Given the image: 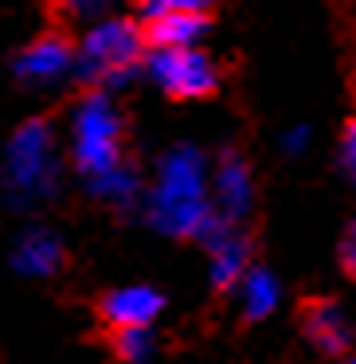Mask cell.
Masks as SVG:
<instances>
[{"label": "cell", "mask_w": 356, "mask_h": 364, "mask_svg": "<svg viewBox=\"0 0 356 364\" xmlns=\"http://www.w3.org/2000/svg\"><path fill=\"white\" fill-rule=\"evenodd\" d=\"M212 176L207 161L196 145H173L157 161V176L145 196V215L161 235H180V239H200V231L215 220L212 204Z\"/></svg>", "instance_id": "6da1fadb"}, {"label": "cell", "mask_w": 356, "mask_h": 364, "mask_svg": "<svg viewBox=\"0 0 356 364\" xmlns=\"http://www.w3.org/2000/svg\"><path fill=\"white\" fill-rule=\"evenodd\" d=\"M59 188V137L48 122L32 118L4 145V192L16 208L40 204Z\"/></svg>", "instance_id": "7a4b0ae2"}, {"label": "cell", "mask_w": 356, "mask_h": 364, "mask_svg": "<svg viewBox=\"0 0 356 364\" xmlns=\"http://www.w3.org/2000/svg\"><path fill=\"white\" fill-rule=\"evenodd\" d=\"M67 153L82 184L122 165V114L106 90H90L75 102L67 122Z\"/></svg>", "instance_id": "3957f363"}, {"label": "cell", "mask_w": 356, "mask_h": 364, "mask_svg": "<svg viewBox=\"0 0 356 364\" xmlns=\"http://www.w3.org/2000/svg\"><path fill=\"white\" fill-rule=\"evenodd\" d=\"M141 32H137L134 20L126 16H102L87 28L79 43V71L87 79L102 82V87H126L137 75V63H141Z\"/></svg>", "instance_id": "277c9868"}, {"label": "cell", "mask_w": 356, "mask_h": 364, "mask_svg": "<svg viewBox=\"0 0 356 364\" xmlns=\"http://www.w3.org/2000/svg\"><path fill=\"white\" fill-rule=\"evenodd\" d=\"M145 71H149L153 87L161 95L176 98V102L207 98L215 90V82H220L215 63L200 48H153Z\"/></svg>", "instance_id": "5b68a950"}, {"label": "cell", "mask_w": 356, "mask_h": 364, "mask_svg": "<svg viewBox=\"0 0 356 364\" xmlns=\"http://www.w3.org/2000/svg\"><path fill=\"white\" fill-rule=\"evenodd\" d=\"M200 243L207 251V267H212V282L215 286H239V278L251 270V251H247V239L239 235L235 220H223L215 212V220L200 231Z\"/></svg>", "instance_id": "8992f818"}, {"label": "cell", "mask_w": 356, "mask_h": 364, "mask_svg": "<svg viewBox=\"0 0 356 364\" xmlns=\"http://www.w3.org/2000/svg\"><path fill=\"white\" fill-rule=\"evenodd\" d=\"M75 67H79V51H71L63 36H40L16 55L12 71L24 87H55Z\"/></svg>", "instance_id": "52a82bcc"}, {"label": "cell", "mask_w": 356, "mask_h": 364, "mask_svg": "<svg viewBox=\"0 0 356 364\" xmlns=\"http://www.w3.org/2000/svg\"><path fill=\"white\" fill-rule=\"evenodd\" d=\"M212 204L223 220H243L254 204V181H251V168L247 161L239 157L235 149H227L212 168Z\"/></svg>", "instance_id": "ba28073f"}, {"label": "cell", "mask_w": 356, "mask_h": 364, "mask_svg": "<svg viewBox=\"0 0 356 364\" xmlns=\"http://www.w3.org/2000/svg\"><path fill=\"white\" fill-rule=\"evenodd\" d=\"M165 314V294L157 286L145 282H129L118 286L102 298V317L114 325V329H137V325H153Z\"/></svg>", "instance_id": "9c48e42d"}, {"label": "cell", "mask_w": 356, "mask_h": 364, "mask_svg": "<svg viewBox=\"0 0 356 364\" xmlns=\"http://www.w3.org/2000/svg\"><path fill=\"white\" fill-rule=\"evenodd\" d=\"M63 267V239L43 223L24 228L12 239V270L24 278H51Z\"/></svg>", "instance_id": "30bf717a"}, {"label": "cell", "mask_w": 356, "mask_h": 364, "mask_svg": "<svg viewBox=\"0 0 356 364\" xmlns=\"http://www.w3.org/2000/svg\"><path fill=\"white\" fill-rule=\"evenodd\" d=\"M306 337L313 348H321V353L329 356H340L352 348V321H348V314L337 306V301H313V306L306 309Z\"/></svg>", "instance_id": "8fae6325"}, {"label": "cell", "mask_w": 356, "mask_h": 364, "mask_svg": "<svg viewBox=\"0 0 356 364\" xmlns=\"http://www.w3.org/2000/svg\"><path fill=\"white\" fill-rule=\"evenodd\" d=\"M145 24H149L153 48H200L207 32L204 12H157V16H145Z\"/></svg>", "instance_id": "7c38bea8"}, {"label": "cell", "mask_w": 356, "mask_h": 364, "mask_svg": "<svg viewBox=\"0 0 356 364\" xmlns=\"http://www.w3.org/2000/svg\"><path fill=\"white\" fill-rule=\"evenodd\" d=\"M235 290H239V309H243V317H251V321H262V317H270L282 306V286H278V278L262 267L247 270Z\"/></svg>", "instance_id": "4fadbf2b"}, {"label": "cell", "mask_w": 356, "mask_h": 364, "mask_svg": "<svg viewBox=\"0 0 356 364\" xmlns=\"http://www.w3.org/2000/svg\"><path fill=\"white\" fill-rule=\"evenodd\" d=\"M87 192L95 200H102V204H110V208H134L137 196H141V181H137V173L122 161L118 168H110V173L87 181Z\"/></svg>", "instance_id": "5bb4252c"}, {"label": "cell", "mask_w": 356, "mask_h": 364, "mask_svg": "<svg viewBox=\"0 0 356 364\" xmlns=\"http://www.w3.org/2000/svg\"><path fill=\"white\" fill-rule=\"evenodd\" d=\"M114 348H118L122 360L129 364H145L157 353V341H153V325H137V329H114Z\"/></svg>", "instance_id": "9a60e30c"}, {"label": "cell", "mask_w": 356, "mask_h": 364, "mask_svg": "<svg viewBox=\"0 0 356 364\" xmlns=\"http://www.w3.org/2000/svg\"><path fill=\"white\" fill-rule=\"evenodd\" d=\"M215 0H141L145 16H157V12H207Z\"/></svg>", "instance_id": "2e32d148"}, {"label": "cell", "mask_w": 356, "mask_h": 364, "mask_svg": "<svg viewBox=\"0 0 356 364\" xmlns=\"http://www.w3.org/2000/svg\"><path fill=\"white\" fill-rule=\"evenodd\" d=\"M71 16H98L102 9H110L114 0H59Z\"/></svg>", "instance_id": "e0dca14e"}, {"label": "cell", "mask_w": 356, "mask_h": 364, "mask_svg": "<svg viewBox=\"0 0 356 364\" xmlns=\"http://www.w3.org/2000/svg\"><path fill=\"white\" fill-rule=\"evenodd\" d=\"M306 145H309V129L306 126H293V129H286V134H282V149L290 153V157L306 153Z\"/></svg>", "instance_id": "ac0fdd59"}, {"label": "cell", "mask_w": 356, "mask_h": 364, "mask_svg": "<svg viewBox=\"0 0 356 364\" xmlns=\"http://www.w3.org/2000/svg\"><path fill=\"white\" fill-rule=\"evenodd\" d=\"M345 165H348V173H352V181H356V118L348 122V129H345Z\"/></svg>", "instance_id": "d6986e66"}, {"label": "cell", "mask_w": 356, "mask_h": 364, "mask_svg": "<svg viewBox=\"0 0 356 364\" xmlns=\"http://www.w3.org/2000/svg\"><path fill=\"white\" fill-rule=\"evenodd\" d=\"M348 267H352V270H356V259H348Z\"/></svg>", "instance_id": "ffe728a7"}, {"label": "cell", "mask_w": 356, "mask_h": 364, "mask_svg": "<svg viewBox=\"0 0 356 364\" xmlns=\"http://www.w3.org/2000/svg\"><path fill=\"white\" fill-rule=\"evenodd\" d=\"M348 364H356V356H352V360H348Z\"/></svg>", "instance_id": "44dd1931"}]
</instances>
